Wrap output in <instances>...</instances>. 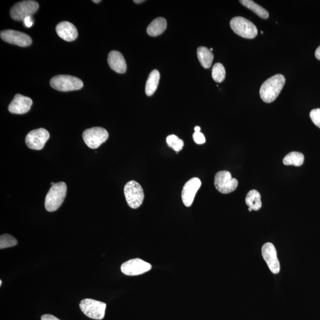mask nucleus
Masks as SVG:
<instances>
[{
	"label": "nucleus",
	"mask_w": 320,
	"mask_h": 320,
	"mask_svg": "<svg viewBox=\"0 0 320 320\" xmlns=\"http://www.w3.org/2000/svg\"><path fill=\"white\" fill-rule=\"evenodd\" d=\"M286 80L282 74H276L263 83L260 89V96L264 102L270 104L275 101L284 88Z\"/></svg>",
	"instance_id": "1"
},
{
	"label": "nucleus",
	"mask_w": 320,
	"mask_h": 320,
	"mask_svg": "<svg viewBox=\"0 0 320 320\" xmlns=\"http://www.w3.org/2000/svg\"><path fill=\"white\" fill-rule=\"evenodd\" d=\"M67 185L61 182L51 186L46 196L45 207L48 212H54L63 204L67 194Z\"/></svg>",
	"instance_id": "2"
},
{
	"label": "nucleus",
	"mask_w": 320,
	"mask_h": 320,
	"mask_svg": "<svg viewBox=\"0 0 320 320\" xmlns=\"http://www.w3.org/2000/svg\"><path fill=\"white\" fill-rule=\"evenodd\" d=\"M230 26L234 33L242 38L254 39L258 34L256 26L251 21L243 17L238 16L232 18Z\"/></svg>",
	"instance_id": "3"
},
{
	"label": "nucleus",
	"mask_w": 320,
	"mask_h": 320,
	"mask_svg": "<svg viewBox=\"0 0 320 320\" xmlns=\"http://www.w3.org/2000/svg\"><path fill=\"white\" fill-rule=\"evenodd\" d=\"M50 85L53 89L60 92H71L82 89L83 83L79 78L68 76L59 75L52 78Z\"/></svg>",
	"instance_id": "4"
},
{
	"label": "nucleus",
	"mask_w": 320,
	"mask_h": 320,
	"mask_svg": "<svg viewBox=\"0 0 320 320\" xmlns=\"http://www.w3.org/2000/svg\"><path fill=\"white\" fill-rule=\"evenodd\" d=\"M124 194L127 203L132 209L140 207L144 200V192L141 186L134 180L126 183L124 188Z\"/></svg>",
	"instance_id": "5"
},
{
	"label": "nucleus",
	"mask_w": 320,
	"mask_h": 320,
	"mask_svg": "<svg viewBox=\"0 0 320 320\" xmlns=\"http://www.w3.org/2000/svg\"><path fill=\"white\" fill-rule=\"evenodd\" d=\"M82 312L88 318L95 320L104 319L107 304L92 299H84L80 304Z\"/></svg>",
	"instance_id": "6"
},
{
	"label": "nucleus",
	"mask_w": 320,
	"mask_h": 320,
	"mask_svg": "<svg viewBox=\"0 0 320 320\" xmlns=\"http://www.w3.org/2000/svg\"><path fill=\"white\" fill-rule=\"evenodd\" d=\"M39 8V4L35 1H22L17 2L10 9V16L15 21L24 20L28 16H32Z\"/></svg>",
	"instance_id": "7"
},
{
	"label": "nucleus",
	"mask_w": 320,
	"mask_h": 320,
	"mask_svg": "<svg viewBox=\"0 0 320 320\" xmlns=\"http://www.w3.org/2000/svg\"><path fill=\"white\" fill-rule=\"evenodd\" d=\"M108 133L102 127H93L86 129L83 133V138L88 147L96 149L100 147L103 143L107 141Z\"/></svg>",
	"instance_id": "8"
},
{
	"label": "nucleus",
	"mask_w": 320,
	"mask_h": 320,
	"mask_svg": "<svg viewBox=\"0 0 320 320\" xmlns=\"http://www.w3.org/2000/svg\"><path fill=\"white\" fill-rule=\"evenodd\" d=\"M214 185L217 191L223 194H228L236 190L238 182L237 179L232 178L231 174L228 171H220L216 174Z\"/></svg>",
	"instance_id": "9"
},
{
	"label": "nucleus",
	"mask_w": 320,
	"mask_h": 320,
	"mask_svg": "<svg viewBox=\"0 0 320 320\" xmlns=\"http://www.w3.org/2000/svg\"><path fill=\"white\" fill-rule=\"evenodd\" d=\"M50 135L47 130L39 128L33 130L27 133L25 142L28 147L34 150H41L44 147Z\"/></svg>",
	"instance_id": "10"
},
{
	"label": "nucleus",
	"mask_w": 320,
	"mask_h": 320,
	"mask_svg": "<svg viewBox=\"0 0 320 320\" xmlns=\"http://www.w3.org/2000/svg\"><path fill=\"white\" fill-rule=\"evenodd\" d=\"M151 264L140 259H133L127 261L121 266V271L127 276H137L150 271Z\"/></svg>",
	"instance_id": "11"
},
{
	"label": "nucleus",
	"mask_w": 320,
	"mask_h": 320,
	"mask_svg": "<svg viewBox=\"0 0 320 320\" xmlns=\"http://www.w3.org/2000/svg\"><path fill=\"white\" fill-rule=\"evenodd\" d=\"M0 36L4 42L21 47H26L32 42V40L29 35L14 30H2L0 33Z\"/></svg>",
	"instance_id": "12"
},
{
	"label": "nucleus",
	"mask_w": 320,
	"mask_h": 320,
	"mask_svg": "<svg viewBox=\"0 0 320 320\" xmlns=\"http://www.w3.org/2000/svg\"><path fill=\"white\" fill-rule=\"evenodd\" d=\"M262 254L270 271L273 274H278L280 272L281 267L275 245L271 243L264 244L262 248Z\"/></svg>",
	"instance_id": "13"
},
{
	"label": "nucleus",
	"mask_w": 320,
	"mask_h": 320,
	"mask_svg": "<svg viewBox=\"0 0 320 320\" xmlns=\"http://www.w3.org/2000/svg\"><path fill=\"white\" fill-rule=\"evenodd\" d=\"M201 185L202 183L200 179L194 178L189 180L183 186L182 198L183 203L186 207H191L194 203L195 195L201 188Z\"/></svg>",
	"instance_id": "14"
},
{
	"label": "nucleus",
	"mask_w": 320,
	"mask_h": 320,
	"mask_svg": "<svg viewBox=\"0 0 320 320\" xmlns=\"http://www.w3.org/2000/svg\"><path fill=\"white\" fill-rule=\"evenodd\" d=\"M33 101L30 98L17 94L9 105L8 109L11 113L22 114L30 110Z\"/></svg>",
	"instance_id": "15"
},
{
	"label": "nucleus",
	"mask_w": 320,
	"mask_h": 320,
	"mask_svg": "<svg viewBox=\"0 0 320 320\" xmlns=\"http://www.w3.org/2000/svg\"><path fill=\"white\" fill-rule=\"evenodd\" d=\"M56 32L61 38L67 42H72L78 36L77 28L69 21H62L56 27Z\"/></svg>",
	"instance_id": "16"
},
{
	"label": "nucleus",
	"mask_w": 320,
	"mask_h": 320,
	"mask_svg": "<svg viewBox=\"0 0 320 320\" xmlns=\"http://www.w3.org/2000/svg\"><path fill=\"white\" fill-rule=\"evenodd\" d=\"M107 62L111 70L119 74H123L126 71V64L125 59L120 52L112 51L108 54Z\"/></svg>",
	"instance_id": "17"
},
{
	"label": "nucleus",
	"mask_w": 320,
	"mask_h": 320,
	"mask_svg": "<svg viewBox=\"0 0 320 320\" xmlns=\"http://www.w3.org/2000/svg\"><path fill=\"white\" fill-rule=\"evenodd\" d=\"M167 28V21L163 17L155 18L149 24L147 32L151 36H157L161 35Z\"/></svg>",
	"instance_id": "18"
},
{
	"label": "nucleus",
	"mask_w": 320,
	"mask_h": 320,
	"mask_svg": "<svg viewBox=\"0 0 320 320\" xmlns=\"http://www.w3.org/2000/svg\"><path fill=\"white\" fill-rule=\"evenodd\" d=\"M197 55L202 66L205 69H208L211 67L213 60V55L210 49L201 46L198 49Z\"/></svg>",
	"instance_id": "19"
},
{
	"label": "nucleus",
	"mask_w": 320,
	"mask_h": 320,
	"mask_svg": "<svg viewBox=\"0 0 320 320\" xmlns=\"http://www.w3.org/2000/svg\"><path fill=\"white\" fill-rule=\"evenodd\" d=\"M160 79L159 71L154 70L149 75L145 86V93L148 96L154 94L158 88Z\"/></svg>",
	"instance_id": "20"
},
{
	"label": "nucleus",
	"mask_w": 320,
	"mask_h": 320,
	"mask_svg": "<svg viewBox=\"0 0 320 320\" xmlns=\"http://www.w3.org/2000/svg\"><path fill=\"white\" fill-rule=\"evenodd\" d=\"M245 204L253 211H259L262 206L260 193L256 190L248 192L245 197Z\"/></svg>",
	"instance_id": "21"
},
{
	"label": "nucleus",
	"mask_w": 320,
	"mask_h": 320,
	"mask_svg": "<svg viewBox=\"0 0 320 320\" xmlns=\"http://www.w3.org/2000/svg\"><path fill=\"white\" fill-rule=\"evenodd\" d=\"M240 2L241 4L245 6V7L253 11L258 16L265 18V19L269 18V12L267 11L266 9L257 4L255 2L251 1V0H241V1H240Z\"/></svg>",
	"instance_id": "22"
},
{
	"label": "nucleus",
	"mask_w": 320,
	"mask_h": 320,
	"mask_svg": "<svg viewBox=\"0 0 320 320\" xmlns=\"http://www.w3.org/2000/svg\"><path fill=\"white\" fill-rule=\"evenodd\" d=\"M304 161V156L300 152H291L286 155L283 160V163L286 166L300 167L302 166Z\"/></svg>",
	"instance_id": "23"
},
{
	"label": "nucleus",
	"mask_w": 320,
	"mask_h": 320,
	"mask_svg": "<svg viewBox=\"0 0 320 320\" xmlns=\"http://www.w3.org/2000/svg\"><path fill=\"white\" fill-rule=\"evenodd\" d=\"M226 75L225 69L222 64L216 63L213 65L212 77L216 83H221L224 80Z\"/></svg>",
	"instance_id": "24"
},
{
	"label": "nucleus",
	"mask_w": 320,
	"mask_h": 320,
	"mask_svg": "<svg viewBox=\"0 0 320 320\" xmlns=\"http://www.w3.org/2000/svg\"><path fill=\"white\" fill-rule=\"evenodd\" d=\"M166 142L168 146L173 148L177 153L181 151L183 147H184V142L175 135L168 136L166 138Z\"/></svg>",
	"instance_id": "25"
},
{
	"label": "nucleus",
	"mask_w": 320,
	"mask_h": 320,
	"mask_svg": "<svg viewBox=\"0 0 320 320\" xmlns=\"http://www.w3.org/2000/svg\"><path fill=\"white\" fill-rule=\"evenodd\" d=\"M17 244L16 239L10 234H2L0 237V248L1 249L14 247Z\"/></svg>",
	"instance_id": "26"
},
{
	"label": "nucleus",
	"mask_w": 320,
	"mask_h": 320,
	"mask_svg": "<svg viewBox=\"0 0 320 320\" xmlns=\"http://www.w3.org/2000/svg\"><path fill=\"white\" fill-rule=\"evenodd\" d=\"M310 116L315 125L320 128V108H315L311 111Z\"/></svg>",
	"instance_id": "27"
},
{
	"label": "nucleus",
	"mask_w": 320,
	"mask_h": 320,
	"mask_svg": "<svg viewBox=\"0 0 320 320\" xmlns=\"http://www.w3.org/2000/svg\"><path fill=\"white\" fill-rule=\"evenodd\" d=\"M193 138H194L195 143L199 145L204 144L206 142V139H205L203 133L201 132H195L193 135Z\"/></svg>",
	"instance_id": "28"
},
{
	"label": "nucleus",
	"mask_w": 320,
	"mask_h": 320,
	"mask_svg": "<svg viewBox=\"0 0 320 320\" xmlns=\"http://www.w3.org/2000/svg\"><path fill=\"white\" fill-rule=\"evenodd\" d=\"M24 23L25 24V26L27 27H32L33 24V20L32 19V16H28L24 18Z\"/></svg>",
	"instance_id": "29"
},
{
	"label": "nucleus",
	"mask_w": 320,
	"mask_h": 320,
	"mask_svg": "<svg viewBox=\"0 0 320 320\" xmlns=\"http://www.w3.org/2000/svg\"><path fill=\"white\" fill-rule=\"evenodd\" d=\"M41 320H60L56 317L51 315H45L41 317Z\"/></svg>",
	"instance_id": "30"
},
{
	"label": "nucleus",
	"mask_w": 320,
	"mask_h": 320,
	"mask_svg": "<svg viewBox=\"0 0 320 320\" xmlns=\"http://www.w3.org/2000/svg\"><path fill=\"white\" fill-rule=\"evenodd\" d=\"M315 56L318 60H320V45L319 47H318V49H316Z\"/></svg>",
	"instance_id": "31"
},
{
	"label": "nucleus",
	"mask_w": 320,
	"mask_h": 320,
	"mask_svg": "<svg viewBox=\"0 0 320 320\" xmlns=\"http://www.w3.org/2000/svg\"><path fill=\"white\" fill-rule=\"evenodd\" d=\"M194 129H195V132H200L201 128L200 126H197L195 127Z\"/></svg>",
	"instance_id": "32"
},
{
	"label": "nucleus",
	"mask_w": 320,
	"mask_h": 320,
	"mask_svg": "<svg viewBox=\"0 0 320 320\" xmlns=\"http://www.w3.org/2000/svg\"><path fill=\"white\" fill-rule=\"evenodd\" d=\"M134 1L135 3H141V2H144V1H137V0H136V1Z\"/></svg>",
	"instance_id": "33"
},
{
	"label": "nucleus",
	"mask_w": 320,
	"mask_h": 320,
	"mask_svg": "<svg viewBox=\"0 0 320 320\" xmlns=\"http://www.w3.org/2000/svg\"><path fill=\"white\" fill-rule=\"evenodd\" d=\"M93 1L95 2V3H98L99 2H101V1H100V0H99V1H95V0H93Z\"/></svg>",
	"instance_id": "34"
},
{
	"label": "nucleus",
	"mask_w": 320,
	"mask_h": 320,
	"mask_svg": "<svg viewBox=\"0 0 320 320\" xmlns=\"http://www.w3.org/2000/svg\"><path fill=\"white\" fill-rule=\"evenodd\" d=\"M248 211H250V212H251V211H253V210H252V209H251V208H248Z\"/></svg>",
	"instance_id": "35"
},
{
	"label": "nucleus",
	"mask_w": 320,
	"mask_h": 320,
	"mask_svg": "<svg viewBox=\"0 0 320 320\" xmlns=\"http://www.w3.org/2000/svg\"><path fill=\"white\" fill-rule=\"evenodd\" d=\"M51 184L52 186H53L55 184V183L54 182H51Z\"/></svg>",
	"instance_id": "36"
},
{
	"label": "nucleus",
	"mask_w": 320,
	"mask_h": 320,
	"mask_svg": "<svg viewBox=\"0 0 320 320\" xmlns=\"http://www.w3.org/2000/svg\"><path fill=\"white\" fill-rule=\"evenodd\" d=\"M2 285V281H0V286Z\"/></svg>",
	"instance_id": "37"
}]
</instances>
